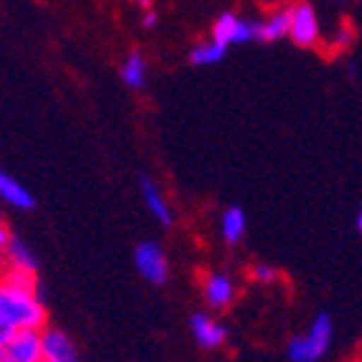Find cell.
Listing matches in <instances>:
<instances>
[{
    "instance_id": "cell-1",
    "label": "cell",
    "mask_w": 362,
    "mask_h": 362,
    "mask_svg": "<svg viewBox=\"0 0 362 362\" xmlns=\"http://www.w3.org/2000/svg\"><path fill=\"white\" fill-rule=\"evenodd\" d=\"M0 317H6L16 329L49 327V309L38 294V286L18 284L6 276H0Z\"/></svg>"
},
{
    "instance_id": "cell-2",
    "label": "cell",
    "mask_w": 362,
    "mask_h": 362,
    "mask_svg": "<svg viewBox=\"0 0 362 362\" xmlns=\"http://www.w3.org/2000/svg\"><path fill=\"white\" fill-rule=\"evenodd\" d=\"M334 339V320L332 314L320 312L312 320L307 332L294 334L286 344V357L291 362H320L329 352Z\"/></svg>"
},
{
    "instance_id": "cell-3",
    "label": "cell",
    "mask_w": 362,
    "mask_h": 362,
    "mask_svg": "<svg viewBox=\"0 0 362 362\" xmlns=\"http://www.w3.org/2000/svg\"><path fill=\"white\" fill-rule=\"evenodd\" d=\"M289 16H291V23H289L291 43L299 46V49H317L322 43V25L312 3L299 0V3L289 6Z\"/></svg>"
},
{
    "instance_id": "cell-4",
    "label": "cell",
    "mask_w": 362,
    "mask_h": 362,
    "mask_svg": "<svg viewBox=\"0 0 362 362\" xmlns=\"http://www.w3.org/2000/svg\"><path fill=\"white\" fill-rule=\"evenodd\" d=\"M134 266H137V274L145 281L155 286H163L170 276V261L165 248L157 241H142L134 248Z\"/></svg>"
},
{
    "instance_id": "cell-5",
    "label": "cell",
    "mask_w": 362,
    "mask_h": 362,
    "mask_svg": "<svg viewBox=\"0 0 362 362\" xmlns=\"http://www.w3.org/2000/svg\"><path fill=\"white\" fill-rule=\"evenodd\" d=\"M3 362H43V329H16L3 344Z\"/></svg>"
},
{
    "instance_id": "cell-6",
    "label": "cell",
    "mask_w": 362,
    "mask_h": 362,
    "mask_svg": "<svg viewBox=\"0 0 362 362\" xmlns=\"http://www.w3.org/2000/svg\"><path fill=\"white\" fill-rule=\"evenodd\" d=\"M190 332L203 350H221L228 342V327L208 312H195L190 317Z\"/></svg>"
},
{
    "instance_id": "cell-7",
    "label": "cell",
    "mask_w": 362,
    "mask_h": 362,
    "mask_svg": "<svg viewBox=\"0 0 362 362\" xmlns=\"http://www.w3.org/2000/svg\"><path fill=\"white\" fill-rule=\"evenodd\" d=\"M203 299L211 309H228L238 296V286L235 279L226 272H211L203 276Z\"/></svg>"
},
{
    "instance_id": "cell-8",
    "label": "cell",
    "mask_w": 362,
    "mask_h": 362,
    "mask_svg": "<svg viewBox=\"0 0 362 362\" xmlns=\"http://www.w3.org/2000/svg\"><path fill=\"white\" fill-rule=\"evenodd\" d=\"M43 362H81L76 342L64 329L49 325L43 329Z\"/></svg>"
},
{
    "instance_id": "cell-9",
    "label": "cell",
    "mask_w": 362,
    "mask_h": 362,
    "mask_svg": "<svg viewBox=\"0 0 362 362\" xmlns=\"http://www.w3.org/2000/svg\"><path fill=\"white\" fill-rule=\"evenodd\" d=\"M139 193H142V200H145L147 211L155 216V221H160L163 226H173L175 213H173V208H170L160 182H155L150 175H142L139 177Z\"/></svg>"
},
{
    "instance_id": "cell-10",
    "label": "cell",
    "mask_w": 362,
    "mask_h": 362,
    "mask_svg": "<svg viewBox=\"0 0 362 362\" xmlns=\"http://www.w3.org/2000/svg\"><path fill=\"white\" fill-rule=\"evenodd\" d=\"M248 228V218L246 211L238 206H228L223 213H221V221H218V230H221V238H223L228 246H235V243L243 241Z\"/></svg>"
},
{
    "instance_id": "cell-11",
    "label": "cell",
    "mask_w": 362,
    "mask_h": 362,
    "mask_svg": "<svg viewBox=\"0 0 362 362\" xmlns=\"http://www.w3.org/2000/svg\"><path fill=\"white\" fill-rule=\"evenodd\" d=\"M0 200L11 208H18V211H30L36 206L28 187H23L16 177L8 175L6 170H0Z\"/></svg>"
},
{
    "instance_id": "cell-12",
    "label": "cell",
    "mask_w": 362,
    "mask_h": 362,
    "mask_svg": "<svg viewBox=\"0 0 362 362\" xmlns=\"http://www.w3.org/2000/svg\"><path fill=\"white\" fill-rule=\"evenodd\" d=\"M289 23H291V16H289V8H274L266 18H261V41L266 43H274V41H281V38H289Z\"/></svg>"
},
{
    "instance_id": "cell-13",
    "label": "cell",
    "mask_w": 362,
    "mask_h": 362,
    "mask_svg": "<svg viewBox=\"0 0 362 362\" xmlns=\"http://www.w3.org/2000/svg\"><path fill=\"white\" fill-rule=\"evenodd\" d=\"M13 272H25V274H38V259L36 254L30 251V246L21 238L13 235L11 248H8V266Z\"/></svg>"
},
{
    "instance_id": "cell-14",
    "label": "cell",
    "mask_w": 362,
    "mask_h": 362,
    "mask_svg": "<svg viewBox=\"0 0 362 362\" xmlns=\"http://www.w3.org/2000/svg\"><path fill=\"white\" fill-rule=\"evenodd\" d=\"M119 76H122V81L129 86V89H142V86H145V81H147V61H145V56L139 54V51L127 54V59L122 61Z\"/></svg>"
},
{
    "instance_id": "cell-15",
    "label": "cell",
    "mask_w": 362,
    "mask_h": 362,
    "mask_svg": "<svg viewBox=\"0 0 362 362\" xmlns=\"http://www.w3.org/2000/svg\"><path fill=\"white\" fill-rule=\"evenodd\" d=\"M228 49L230 46H226V43H221L218 38L211 36L208 41L193 46V51H190V64H195V66H213V64L226 59Z\"/></svg>"
},
{
    "instance_id": "cell-16",
    "label": "cell",
    "mask_w": 362,
    "mask_h": 362,
    "mask_svg": "<svg viewBox=\"0 0 362 362\" xmlns=\"http://www.w3.org/2000/svg\"><path fill=\"white\" fill-rule=\"evenodd\" d=\"M238 13H221L216 18V23H213V30L211 36L218 38L221 43H226V46H233L235 43V28H238Z\"/></svg>"
},
{
    "instance_id": "cell-17",
    "label": "cell",
    "mask_w": 362,
    "mask_h": 362,
    "mask_svg": "<svg viewBox=\"0 0 362 362\" xmlns=\"http://www.w3.org/2000/svg\"><path fill=\"white\" fill-rule=\"evenodd\" d=\"M251 279L256 284H274L279 279V269L272 264H254L251 266Z\"/></svg>"
},
{
    "instance_id": "cell-18",
    "label": "cell",
    "mask_w": 362,
    "mask_h": 362,
    "mask_svg": "<svg viewBox=\"0 0 362 362\" xmlns=\"http://www.w3.org/2000/svg\"><path fill=\"white\" fill-rule=\"evenodd\" d=\"M329 41H332L334 49L342 51V49H347L352 41H355V30H352L347 23H342V25H337V28H334V36L329 38Z\"/></svg>"
},
{
    "instance_id": "cell-19",
    "label": "cell",
    "mask_w": 362,
    "mask_h": 362,
    "mask_svg": "<svg viewBox=\"0 0 362 362\" xmlns=\"http://www.w3.org/2000/svg\"><path fill=\"white\" fill-rule=\"evenodd\" d=\"M11 241H13V233L6 223H3V218H0V274L6 272L8 266V248H11Z\"/></svg>"
},
{
    "instance_id": "cell-20",
    "label": "cell",
    "mask_w": 362,
    "mask_h": 362,
    "mask_svg": "<svg viewBox=\"0 0 362 362\" xmlns=\"http://www.w3.org/2000/svg\"><path fill=\"white\" fill-rule=\"evenodd\" d=\"M13 334H16V327H13L6 317H0V344H6Z\"/></svg>"
},
{
    "instance_id": "cell-21",
    "label": "cell",
    "mask_w": 362,
    "mask_h": 362,
    "mask_svg": "<svg viewBox=\"0 0 362 362\" xmlns=\"http://www.w3.org/2000/svg\"><path fill=\"white\" fill-rule=\"evenodd\" d=\"M155 23H157V13H155V11H145V18H142V25H145V28H155Z\"/></svg>"
},
{
    "instance_id": "cell-22",
    "label": "cell",
    "mask_w": 362,
    "mask_h": 362,
    "mask_svg": "<svg viewBox=\"0 0 362 362\" xmlns=\"http://www.w3.org/2000/svg\"><path fill=\"white\" fill-rule=\"evenodd\" d=\"M137 6L142 8V11H152V0H137Z\"/></svg>"
},
{
    "instance_id": "cell-23",
    "label": "cell",
    "mask_w": 362,
    "mask_h": 362,
    "mask_svg": "<svg viewBox=\"0 0 362 362\" xmlns=\"http://www.w3.org/2000/svg\"><path fill=\"white\" fill-rule=\"evenodd\" d=\"M357 230H360V233H362V211L357 213Z\"/></svg>"
},
{
    "instance_id": "cell-24",
    "label": "cell",
    "mask_w": 362,
    "mask_h": 362,
    "mask_svg": "<svg viewBox=\"0 0 362 362\" xmlns=\"http://www.w3.org/2000/svg\"><path fill=\"white\" fill-rule=\"evenodd\" d=\"M0 362H3V344H0Z\"/></svg>"
},
{
    "instance_id": "cell-25",
    "label": "cell",
    "mask_w": 362,
    "mask_h": 362,
    "mask_svg": "<svg viewBox=\"0 0 362 362\" xmlns=\"http://www.w3.org/2000/svg\"><path fill=\"white\" fill-rule=\"evenodd\" d=\"M272 3H281V0H272Z\"/></svg>"
},
{
    "instance_id": "cell-26",
    "label": "cell",
    "mask_w": 362,
    "mask_h": 362,
    "mask_svg": "<svg viewBox=\"0 0 362 362\" xmlns=\"http://www.w3.org/2000/svg\"><path fill=\"white\" fill-rule=\"evenodd\" d=\"M337 3H344V0H337Z\"/></svg>"
}]
</instances>
